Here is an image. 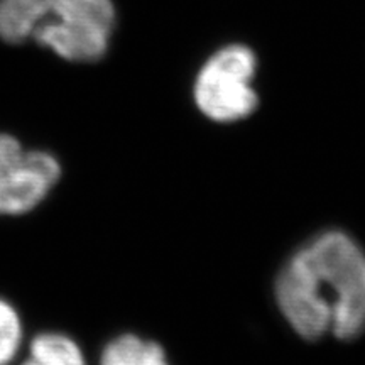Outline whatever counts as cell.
Here are the masks:
<instances>
[{
    "instance_id": "1",
    "label": "cell",
    "mask_w": 365,
    "mask_h": 365,
    "mask_svg": "<svg viewBox=\"0 0 365 365\" xmlns=\"http://www.w3.org/2000/svg\"><path fill=\"white\" fill-rule=\"evenodd\" d=\"M276 301L286 322L303 339H357L365 331L362 247L340 230L317 235L281 269Z\"/></svg>"
},
{
    "instance_id": "2",
    "label": "cell",
    "mask_w": 365,
    "mask_h": 365,
    "mask_svg": "<svg viewBox=\"0 0 365 365\" xmlns=\"http://www.w3.org/2000/svg\"><path fill=\"white\" fill-rule=\"evenodd\" d=\"M112 0H0V39L34 41L71 65L105 58L115 29Z\"/></svg>"
},
{
    "instance_id": "3",
    "label": "cell",
    "mask_w": 365,
    "mask_h": 365,
    "mask_svg": "<svg viewBox=\"0 0 365 365\" xmlns=\"http://www.w3.org/2000/svg\"><path fill=\"white\" fill-rule=\"evenodd\" d=\"M257 58L244 44H228L213 53L195 78L196 107L213 122H237L257 108L254 88Z\"/></svg>"
},
{
    "instance_id": "4",
    "label": "cell",
    "mask_w": 365,
    "mask_h": 365,
    "mask_svg": "<svg viewBox=\"0 0 365 365\" xmlns=\"http://www.w3.org/2000/svg\"><path fill=\"white\" fill-rule=\"evenodd\" d=\"M61 176L56 154L0 130V218L29 215L48 200Z\"/></svg>"
},
{
    "instance_id": "5",
    "label": "cell",
    "mask_w": 365,
    "mask_h": 365,
    "mask_svg": "<svg viewBox=\"0 0 365 365\" xmlns=\"http://www.w3.org/2000/svg\"><path fill=\"white\" fill-rule=\"evenodd\" d=\"M16 365H91L90 355L71 333L44 328L29 333Z\"/></svg>"
},
{
    "instance_id": "6",
    "label": "cell",
    "mask_w": 365,
    "mask_h": 365,
    "mask_svg": "<svg viewBox=\"0 0 365 365\" xmlns=\"http://www.w3.org/2000/svg\"><path fill=\"white\" fill-rule=\"evenodd\" d=\"M97 365H170L158 341L137 333H118L98 349Z\"/></svg>"
},
{
    "instance_id": "7",
    "label": "cell",
    "mask_w": 365,
    "mask_h": 365,
    "mask_svg": "<svg viewBox=\"0 0 365 365\" xmlns=\"http://www.w3.org/2000/svg\"><path fill=\"white\" fill-rule=\"evenodd\" d=\"M29 336L16 303L0 294V365H16Z\"/></svg>"
}]
</instances>
